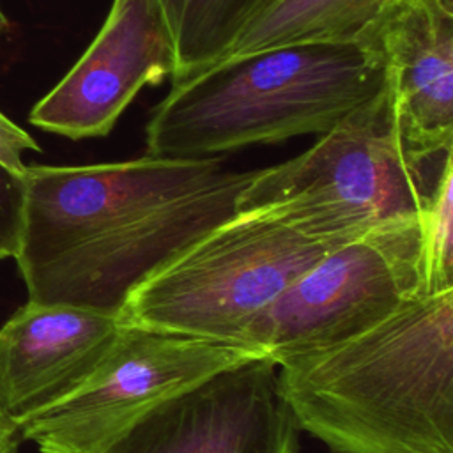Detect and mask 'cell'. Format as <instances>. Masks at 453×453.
Masks as SVG:
<instances>
[{"label":"cell","instance_id":"6da1fadb","mask_svg":"<svg viewBox=\"0 0 453 453\" xmlns=\"http://www.w3.org/2000/svg\"><path fill=\"white\" fill-rule=\"evenodd\" d=\"M257 170L221 157L27 165L14 260L28 301L119 317L131 292L239 212Z\"/></svg>","mask_w":453,"mask_h":453},{"label":"cell","instance_id":"7a4b0ae2","mask_svg":"<svg viewBox=\"0 0 453 453\" xmlns=\"http://www.w3.org/2000/svg\"><path fill=\"white\" fill-rule=\"evenodd\" d=\"M299 430L334 453H453V288L278 365Z\"/></svg>","mask_w":453,"mask_h":453},{"label":"cell","instance_id":"3957f363","mask_svg":"<svg viewBox=\"0 0 453 453\" xmlns=\"http://www.w3.org/2000/svg\"><path fill=\"white\" fill-rule=\"evenodd\" d=\"M365 42H297L225 58L175 81L152 110L147 154L219 157L250 145L322 134L388 80Z\"/></svg>","mask_w":453,"mask_h":453},{"label":"cell","instance_id":"277c9868","mask_svg":"<svg viewBox=\"0 0 453 453\" xmlns=\"http://www.w3.org/2000/svg\"><path fill=\"white\" fill-rule=\"evenodd\" d=\"M449 179L453 150L425 152L403 138L388 73L373 97L310 149L257 170L239 211L265 209L306 235L345 242L386 223L423 218Z\"/></svg>","mask_w":453,"mask_h":453},{"label":"cell","instance_id":"5b68a950","mask_svg":"<svg viewBox=\"0 0 453 453\" xmlns=\"http://www.w3.org/2000/svg\"><path fill=\"white\" fill-rule=\"evenodd\" d=\"M338 244L265 209L239 211L138 285L119 320L241 347L250 322Z\"/></svg>","mask_w":453,"mask_h":453},{"label":"cell","instance_id":"8992f818","mask_svg":"<svg viewBox=\"0 0 453 453\" xmlns=\"http://www.w3.org/2000/svg\"><path fill=\"white\" fill-rule=\"evenodd\" d=\"M423 221L386 223L331 248L250 322L241 347L281 365L350 340L425 294Z\"/></svg>","mask_w":453,"mask_h":453},{"label":"cell","instance_id":"52a82bcc","mask_svg":"<svg viewBox=\"0 0 453 453\" xmlns=\"http://www.w3.org/2000/svg\"><path fill=\"white\" fill-rule=\"evenodd\" d=\"M262 356L251 349L122 324L94 373L19 428L41 453H99L142 414L212 375Z\"/></svg>","mask_w":453,"mask_h":453},{"label":"cell","instance_id":"ba28073f","mask_svg":"<svg viewBox=\"0 0 453 453\" xmlns=\"http://www.w3.org/2000/svg\"><path fill=\"white\" fill-rule=\"evenodd\" d=\"M99 453H299L278 365L253 356L168 396Z\"/></svg>","mask_w":453,"mask_h":453},{"label":"cell","instance_id":"9c48e42d","mask_svg":"<svg viewBox=\"0 0 453 453\" xmlns=\"http://www.w3.org/2000/svg\"><path fill=\"white\" fill-rule=\"evenodd\" d=\"M175 73V41L159 0H113L90 46L28 122L71 140L106 136L143 87Z\"/></svg>","mask_w":453,"mask_h":453},{"label":"cell","instance_id":"30bf717a","mask_svg":"<svg viewBox=\"0 0 453 453\" xmlns=\"http://www.w3.org/2000/svg\"><path fill=\"white\" fill-rule=\"evenodd\" d=\"M122 329L115 315L27 301L0 327V409L19 428L94 373Z\"/></svg>","mask_w":453,"mask_h":453},{"label":"cell","instance_id":"8fae6325","mask_svg":"<svg viewBox=\"0 0 453 453\" xmlns=\"http://www.w3.org/2000/svg\"><path fill=\"white\" fill-rule=\"evenodd\" d=\"M365 44L388 62L403 138L453 150V0H396Z\"/></svg>","mask_w":453,"mask_h":453},{"label":"cell","instance_id":"7c38bea8","mask_svg":"<svg viewBox=\"0 0 453 453\" xmlns=\"http://www.w3.org/2000/svg\"><path fill=\"white\" fill-rule=\"evenodd\" d=\"M395 2L276 0L246 27L221 60L297 42H365Z\"/></svg>","mask_w":453,"mask_h":453},{"label":"cell","instance_id":"4fadbf2b","mask_svg":"<svg viewBox=\"0 0 453 453\" xmlns=\"http://www.w3.org/2000/svg\"><path fill=\"white\" fill-rule=\"evenodd\" d=\"M276 0H159L177 50L172 83L218 64Z\"/></svg>","mask_w":453,"mask_h":453},{"label":"cell","instance_id":"5bb4252c","mask_svg":"<svg viewBox=\"0 0 453 453\" xmlns=\"http://www.w3.org/2000/svg\"><path fill=\"white\" fill-rule=\"evenodd\" d=\"M425 294L453 288V179H449L423 221Z\"/></svg>","mask_w":453,"mask_h":453},{"label":"cell","instance_id":"9a60e30c","mask_svg":"<svg viewBox=\"0 0 453 453\" xmlns=\"http://www.w3.org/2000/svg\"><path fill=\"white\" fill-rule=\"evenodd\" d=\"M21 177L0 166V260L14 258L21 225Z\"/></svg>","mask_w":453,"mask_h":453},{"label":"cell","instance_id":"2e32d148","mask_svg":"<svg viewBox=\"0 0 453 453\" xmlns=\"http://www.w3.org/2000/svg\"><path fill=\"white\" fill-rule=\"evenodd\" d=\"M39 152V143L5 113L0 111V166L16 177H21L27 165L25 152Z\"/></svg>","mask_w":453,"mask_h":453},{"label":"cell","instance_id":"e0dca14e","mask_svg":"<svg viewBox=\"0 0 453 453\" xmlns=\"http://www.w3.org/2000/svg\"><path fill=\"white\" fill-rule=\"evenodd\" d=\"M21 441L19 426L14 425L0 409V453H18Z\"/></svg>","mask_w":453,"mask_h":453},{"label":"cell","instance_id":"ac0fdd59","mask_svg":"<svg viewBox=\"0 0 453 453\" xmlns=\"http://www.w3.org/2000/svg\"><path fill=\"white\" fill-rule=\"evenodd\" d=\"M7 27H9V21H7V18H5L2 7H0V35L7 30Z\"/></svg>","mask_w":453,"mask_h":453}]
</instances>
